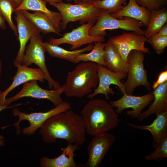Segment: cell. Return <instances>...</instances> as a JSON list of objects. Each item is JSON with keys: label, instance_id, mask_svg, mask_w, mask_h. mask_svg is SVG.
<instances>
[{"label": "cell", "instance_id": "1", "mask_svg": "<svg viewBox=\"0 0 167 167\" xmlns=\"http://www.w3.org/2000/svg\"><path fill=\"white\" fill-rule=\"evenodd\" d=\"M39 128L42 140L46 143L61 139L80 146L85 141L86 132L82 116L70 109L51 116Z\"/></svg>", "mask_w": 167, "mask_h": 167}, {"label": "cell", "instance_id": "2", "mask_svg": "<svg viewBox=\"0 0 167 167\" xmlns=\"http://www.w3.org/2000/svg\"><path fill=\"white\" fill-rule=\"evenodd\" d=\"M81 113L86 133L93 136L114 129L119 122L118 114L109 103L103 99H91Z\"/></svg>", "mask_w": 167, "mask_h": 167}, {"label": "cell", "instance_id": "3", "mask_svg": "<svg viewBox=\"0 0 167 167\" xmlns=\"http://www.w3.org/2000/svg\"><path fill=\"white\" fill-rule=\"evenodd\" d=\"M98 83L97 64L83 62L68 72L64 93L68 97L82 98L91 94Z\"/></svg>", "mask_w": 167, "mask_h": 167}, {"label": "cell", "instance_id": "4", "mask_svg": "<svg viewBox=\"0 0 167 167\" xmlns=\"http://www.w3.org/2000/svg\"><path fill=\"white\" fill-rule=\"evenodd\" d=\"M92 2L81 1L72 4L62 2L49 4L59 11L62 17L61 27L65 29L70 22L79 21L82 24L89 22H96L101 15L106 10L94 6Z\"/></svg>", "mask_w": 167, "mask_h": 167}, {"label": "cell", "instance_id": "5", "mask_svg": "<svg viewBox=\"0 0 167 167\" xmlns=\"http://www.w3.org/2000/svg\"><path fill=\"white\" fill-rule=\"evenodd\" d=\"M144 54L141 51L133 50L128 55L127 78L123 83L126 94L132 95L136 88L140 85L144 86L148 91H150L151 84L144 67Z\"/></svg>", "mask_w": 167, "mask_h": 167}, {"label": "cell", "instance_id": "6", "mask_svg": "<svg viewBox=\"0 0 167 167\" xmlns=\"http://www.w3.org/2000/svg\"><path fill=\"white\" fill-rule=\"evenodd\" d=\"M95 24L90 29L89 34L92 36L106 35V30L121 29L132 31L144 35L145 31L141 29L144 26L141 22L131 18L124 17L122 19L115 18L106 11L99 16Z\"/></svg>", "mask_w": 167, "mask_h": 167}, {"label": "cell", "instance_id": "7", "mask_svg": "<svg viewBox=\"0 0 167 167\" xmlns=\"http://www.w3.org/2000/svg\"><path fill=\"white\" fill-rule=\"evenodd\" d=\"M29 41V44L26 48L22 64L28 66L33 63L35 64L44 74L45 79L47 81L50 89H56L60 88L61 86L58 81L51 77L46 66L45 57L46 51L41 36L40 34L34 35L31 37Z\"/></svg>", "mask_w": 167, "mask_h": 167}, {"label": "cell", "instance_id": "8", "mask_svg": "<svg viewBox=\"0 0 167 167\" xmlns=\"http://www.w3.org/2000/svg\"><path fill=\"white\" fill-rule=\"evenodd\" d=\"M71 108L70 104L65 101H63L54 108L44 112L27 113L21 111L17 108H14L12 110L13 114L19 118L18 121L13 124L16 128V134L19 135L20 133L19 125L20 122L22 120H27L30 124L29 126L22 129V133L24 135H32L49 118L53 115L70 109Z\"/></svg>", "mask_w": 167, "mask_h": 167}, {"label": "cell", "instance_id": "9", "mask_svg": "<svg viewBox=\"0 0 167 167\" xmlns=\"http://www.w3.org/2000/svg\"><path fill=\"white\" fill-rule=\"evenodd\" d=\"M65 90L64 84L58 89H45L39 86L37 81L32 80L24 84L21 90L15 95L6 98L2 105L8 106L12 102L21 98L30 97L49 100L56 106L63 101L61 95Z\"/></svg>", "mask_w": 167, "mask_h": 167}, {"label": "cell", "instance_id": "10", "mask_svg": "<svg viewBox=\"0 0 167 167\" xmlns=\"http://www.w3.org/2000/svg\"><path fill=\"white\" fill-rule=\"evenodd\" d=\"M96 22L91 21L82 24L78 27L73 29L71 32L65 33L61 38H50L48 40V42L58 46L63 44H70L71 45L70 49V50L78 49L83 45L92 44L94 42L101 41L103 42L105 41L104 36H92L89 34L90 29Z\"/></svg>", "mask_w": 167, "mask_h": 167}, {"label": "cell", "instance_id": "11", "mask_svg": "<svg viewBox=\"0 0 167 167\" xmlns=\"http://www.w3.org/2000/svg\"><path fill=\"white\" fill-rule=\"evenodd\" d=\"M148 38L144 35L133 32L111 36L109 40L115 46L123 59L127 62L128 55L133 50L141 51L145 54H151L149 49L145 46Z\"/></svg>", "mask_w": 167, "mask_h": 167}, {"label": "cell", "instance_id": "12", "mask_svg": "<svg viewBox=\"0 0 167 167\" xmlns=\"http://www.w3.org/2000/svg\"><path fill=\"white\" fill-rule=\"evenodd\" d=\"M97 72L99 78L98 85L94 89L92 93L87 96L88 98L92 99L96 95L102 94L105 96L107 100H109V95H113L115 94V92L110 87L112 84L116 85L122 94H125L123 83L121 80L127 77V74L112 72L104 66L98 64Z\"/></svg>", "mask_w": 167, "mask_h": 167}, {"label": "cell", "instance_id": "13", "mask_svg": "<svg viewBox=\"0 0 167 167\" xmlns=\"http://www.w3.org/2000/svg\"><path fill=\"white\" fill-rule=\"evenodd\" d=\"M115 140L114 135L107 132L93 136L88 147V160L83 165L86 167L100 166Z\"/></svg>", "mask_w": 167, "mask_h": 167}, {"label": "cell", "instance_id": "14", "mask_svg": "<svg viewBox=\"0 0 167 167\" xmlns=\"http://www.w3.org/2000/svg\"><path fill=\"white\" fill-rule=\"evenodd\" d=\"M154 96L153 92L141 96L123 94L120 99L111 101L109 103L113 107H116V113L120 114L125 109L131 108V110L128 111L126 115L132 118H137L143 109L153 101Z\"/></svg>", "mask_w": 167, "mask_h": 167}, {"label": "cell", "instance_id": "15", "mask_svg": "<svg viewBox=\"0 0 167 167\" xmlns=\"http://www.w3.org/2000/svg\"><path fill=\"white\" fill-rule=\"evenodd\" d=\"M15 19L17 23L18 39L19 48L13 64H22V60L26 48V45L32 36L39 34L40 32L36 27L24 15L21 10L15 12Z\"/></svg>", "mask_w": 167, "mask_h": 167}, {"label": "cell", "instance_id": "16", "mask_svg": "<svg viewBox=\"0 0 167 167\" xmlns=\"http://www.w3.org/2000/svg\"><path fill=\"white\" fill-rule=\"evenodd\" d=\"M16 74L12 79L13 81L9 86L0 95V105H2L7 95L13 89L19 85L32 80L44 82L45 75L39 68L29 67L22 64H17Z\"/></svg>", "mask_w": 167, "mask_h": 167}, {"label": "cell", "instance_id": "17", "mask_svg": "<svg viewBox=\"0 0 167 167\" xmlns=\"http://www.w3.org/2000/svg\"><path fill=\"white\" fill-rule=\"evenodd\" d=\"M156 117L150 125H139L130 123L126 124L135 129L147 130L152 135V146L155 149L167 136V111L156 115Z\"/></svg>", "mask_w": 167, "mask_h": 167}, {"label": "cell", "instance_id": "18", "mask_svg": "<svg viewBox=\"0 0 167 167\" xmlns=\"http://www.w3.org/2000/svg\"><path fill=\"white\" fill-rule=\"evenodd\" d=\"M77 144L68 143L66 147L62 149V153L58 156L50 158L46 156L40 159V165L42 167H77L74 160L75 152L79 149Z\"/></svg>", "mask_w": 167, "mask_h": 167}, {"label": "cell", "instance_id": "19", "mask_svg": "<svg viewBox=\"0 0 167 167\" xmlns=\"http://www.w3.org/2000/svg\"><path fill=\"white\" fill-rule=\"evenodd\" d=\"M21 10H31L42 13L50 20L57 31L59 33L61 32L62 17L60 13L49 10L47 7L46 2L45 1L23 0L20 5L15 9L14 12Z\"/></svg>", "mask_w": 167, "mask_h": 167}, {"label": "cell", "instance_id": "20", "mask_svg": "<svg viewBox=\"0 0 167 167\" xmlns=\"http://www.w3.org/2000/svg\"><path fill=\"white\" fill-rule=\"evenodd\" d=\"M153 102L148 109L141 113L137 119L142 121L152 114L167 111V81L159 85L152 92Z\"/></svg>", "mask_w": 167, "mask_h": 167}, {"label": "cell", "instance_id": "21", "mask_svg": "<svg viewBox=\"0 0 167 167\" xmlns=\"http://www.w3.org/2000/svg\"><path fill=\"white\" fill-rule=\"evenodd\" d=\"M105 67L110 71L127 74L128 64L120 56L115 46L109 40L104 48Z\"/></svg>", "mask_w": 167, "mask_h": 167}, {"label": "cell", "instance_id": "22", "mask_svg": "<svg viewBox=\"0 0 167 167\" xmlns=\"http://www.w3.org/2000/svg\"><path fill=\"white\" fill-rule=\"evenodd\" d=\"M113 17L122 19L127 17L136 19L147 27L151 16V11L146 8L139 6L135 0H129V2L119 11L110 14Z\"/></svg>", "mask_w": 167, "mask_h": 167}, {"label": "cell", "instance_id": "23", "mask_svg": "<svg viewBox=\"0 0 167 167\" xmlns=\"http://www.w3.org/2000/svg\"><path fill=\"white\" fill-rule=\"evenodd\" d=\"M43 44L46 52L51 57L74 63L76 58L79 54L86 52L91 51L94 46L93 44H90L83 48L69 51L47 41L43 42Z\"/></svg>", "mask_w": 167, "mask_h": 167}, {"label": "cell", "instance_id": "24", "mask_svg": "<svg viewBox=\"0 0 167 167\" xmlns=\"http://www.w3.org/2000/svg\"><path fill=\"white\" fill-rule=\"evenodd\" d=\"M21 11L24 16L36 27L40 32L44 34L53 33L61 35L55 29L50 20L42 13L35 11L32 13L26 10Z\"/></svg>", "mask_w": 167, "mask_h": 167}, {"label": "cell", "instance_id": "25", "mask_svg": "<svg viewBox=\"0 0 167 167\" xmlns=\"http://www.w3.org/2000/svg\"><path fill=\"white\" fill-rule=\"evenodd\" d=\"M167 22V9L165 6L151 11V16L144 36L148 38L157 33Z\"/></svg>", "mask_w": 167, "mask_h": 167}, {"label": "cell", "instance_id": "26", "mask_svg": "<svg viewBox=\"0 0 167 167\" xmlns=\"http://www.w3.org/2000/svg\"><path fill=\"white\" fill-rule=\"evenodd\" d=\"M105 45V43L101 41L95 42L91 51L88 53H83L79 54L76 58L74 63H78L80 61L89 62L105 66L104 59Z\"/></svg>", "mask_w": 167, "mask_h": 167}, {"label": "cell", "instance_id": "27", "mask_svg": "<svg viewBox=\"0 0 167 167\" xmlns=\"http://www.w3.org/2000/svg\"><path fill=\"white\" fill-rule=\"evenodd\" d=\"M15 8L14 3L12 0H0V14L7 22L15 35L17 36V28L12 19V15Z\"/></svg>", "mask_w": 167, "mask_h": 167}, {"label": "cell", "instance_id": "28", "mask_svg": "<svg viewBox=\"0 0 167 167\" xmlns=\"http://www.w3.org/2000/svg\"><path fill=\"white\" fill-rule=\"evenodd\" d=\"M92 3L94 6L105 10L109 14L119 11L127 4L126 0H95Z\"/></svg>", "mask_w": 167, "mask_h": 167}, {"label": "cell", "instance_id": "29", "mask_svg": "<svg viewBox=\"0 0 167 167\" xmlns=\"http://www.w3.org/2000/svg\"><path fill=\"white\" fill-rule=\"evenodd\" d=\"M167 157V136L162 141L155 150L144 157L147 161H161Z\"/></svg>", "mask_w": 167, "mask_h": 167}, {"label": "cell", "instance_id": "30", "mask_svg": "<svg viewBox=\"0 0 167 167\" xmlns=\"http://www.w3.org/2000/svg\"><path fill=\"white\" fill-rule=\"evenodd\" d=\"M147 42L157 54H161L167 46V36H160L155 34L148 38Z\"/></svg>", "mask_w": 167, "mask_h": 167}, {"label": "cell", "instance_id": "31", "mask_svg": "<svg viewBox=\"0 0 167 167\" xmlns=\"http://www.w3.org/2000/svg\"><path fill=\"white\" fill-rule=\"evenodd\" d=\"M140 6L144 7L150 11L166 6L167 0H135Z\"/></svg>", "mask_w": 167, "mask_h": 167}, {"label": "cell", "instance_id": "32", "mask_svg": "<svg viewBox=\"0 0 167 167\" xmlns=\"http://www.w3.org/2000/svg\"><path fill=\"white\" fill-rule=\"evenodd\" d=\"M167 81V70L162 71L159 75L157 80L155 82L152 86L153 90L155 89L159 85Z\"/></svg>", "mask_w": 167, "mask_h": 167}, {"label": "cell", "instance_id": "33", "mask_svg": "<svg viewBox=\"0 0 167 167\" xmlns=\"http://www.w3.org/2000/svg\"><path fill=\"white\" fill-rule=\"evenodd\" d=\"M21 105L20 104H19L16 105H13L10 106H6L5 105H0V112L4 109L7 108H12L14 106L17 105ZM5 144V140L4 136L2 135H0V146L3 147L4 146Z\"/></svg>", "mask_w": 167, "mask_h": 167}, {"label": "cell", "instance_id": "34", "mask_svg": "<svg viewBox=\"0 0 167 167\" xmlns=\"http://www.w3.org/2000/svg\"><path fill=\"white\" fill-rule=\"evenodd\" d=\"M160 36H167V24H165L160 29L158 32L156 33Z\"/></svg>", "mask_w": 167, "mask_h": 167}, {"label": "cell", "instance_id": "35", "mask_svg": "<svg viewBox=\"0 0 167 167\" xmlns=\"http://www.w3.org/2000/svg\"><path fill=\"white\" fill-rule=\"evenodd\" d=\"M5 20L0 14V28L4 30L6 29Z\"/></svg>", "mask_w": 167, "mask_h": 167}, {"label": "cell", "instance_id": "36", "mask_svg": "<svg viewBox=\"0 0 167 167\" xmlns=\"http://www.w3.org/2000/svg\"><path fill=\"white\" fill-rule=\"evenodd\" d=\"M15 5V8L18 7L22 2L23 0H12Z\"/></svg>", "mask_w": 167, "mask_h": 167}, {"label": "cell", "instance_id": "37", "mask_svg": "<svg viewBox=\"0 0 167 167\" xmlns=\"http://www.w3.org/2000/svg\"><path fill=\"white\" fill-rule=\"evenodd\" d=\"M66 0L67 2L74 1L75 4L79 2L82 1L87 2H91L94 1L95 0Z\"/></svg>", "mask_w": 167, "mask_h": 167}, {"label": "cell", "instance_id": "38", "mask_svg": "<svg viewBox=\"0 0 167 167\" xmlns=\"http://www.w3.org/2000/svg\"><path fill=\"white\" fill-rule=\"evenodd\" d=\"M49 4L52 3H59L62 2L63 0H43Z\"/></svg>", "mask_w": 167, "mask_h": 167}, {"label": "cell", "instance_id": "39", "mask_svg": "<svg viewBox=\"0 0 167 167\" xmlns=\"http://www.w3.org/2000/svg\"><path fill=\"white\" fill-rule=\"evenodd\" d=\"M2 64L1 60L0 58V79L2 75ZM2 91L1 89L0 85V95L2 93Z\"/></svg>", "mask_w": 167, "mask_h": 167}, {"label": "cell", "instance_id": "40", "mask_svg": "<svg viewBox=\"0 0 167 167\" xmlns=\"http://www.w3.org/2000/svg\"></svg>", "mask_w": 167, "mask_h": 167}]
</instances>
